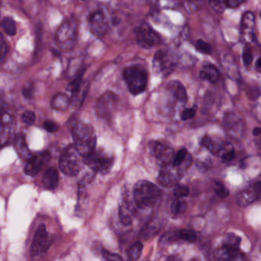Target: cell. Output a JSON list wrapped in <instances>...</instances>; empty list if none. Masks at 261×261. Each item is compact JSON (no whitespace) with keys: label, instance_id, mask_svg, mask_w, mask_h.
Listing matches in <instances>:
<instances>
[{"label":"cell","instance_id":"cell-50","mask_svg":"<svg viewBox=\"0 0 261 261\" xmlns=\"http://www.w3.org/2000/svg\"><path fill=\"white\" fill-rule=\"evenodd\" d=\"M83 1H84V0H83Z\"/></svg>","mask_w":261,"mask_h":261},{"label":"cell","instance_id":"cell-29","mask_svg":"<svg viewBox=\"0 0 261 261\" xmlns=\"http://www.w3.org/2000/svg\"><path fill=\"white\" fill-rule=\"evenodd\" d=\"M142 250H143V244L142 243L138 242L133 244L127 250V256L130 260H138L141 257Z\"/></svg>","mask_w":261,"mask_h":261},{"label":"cell","instance_id":"cell-16","mask_svg":"<svg viewBox=\"0 0 261 261\" xmlns=\"http://www.w3.org/2000/svg\"><path fill=\"white\" fill-rule=\"evenodd\" d=\"M89 22H90L91 30L95 36L101 38L107 33L108 30V22L105 15L102 12L97 11L92 13L89 18Z\"/></svg>","mask_w":261,"mask_h":261},{"label":"cell","instance_id":"cell-44","mask_svg":"<svg viewBox=\"0 0 261 261\" xmlns=\"http://www.w3.org/2000/svg\"><path fill=\"white\" fill-rule=\"evenodd\" d=\"M22 94H23V96L27 98V99H31L33 98V94H34V86H33V85L30 84L24 86Z\"/></svg>","mask_w":261,"mask_h":261},{"label":"cell","instance_id":"cell-13","mask_svg":"<svg viewBox=\"0 0 261 261\" xmlns=\"http://www.w3.org/2000/svg\"><path fill=\"white\" fill-rule=\"evenodd\" d=\"M51 244V238L47 231L45 224H41L36 231L31 247L33 256H37L48 250Z\"/></svg>","mask_w":261,"mask_h":261},{"label":"cell","instance_id":"cell-19","mask_svg":"<svg viewBox=\"0 0 261 261\" xmlns=\"http://www.w3.org/2000/svg\"><path fill=\"white\" fill-rule=\"evenodd\" d=\"M224 127L226 131L228 132L231 136L241 134L243 132V122L240 121L234 113L226 115L224 119Z\"/></svg>","mask_w":261,"mask_h":261},{"label":"cell","instance_id":"cell-9","mask_svg":"<svg viewBox=\"0 0 261 261\" xmlns=\"http://www.w3.org/2000/svg\"><path fill=\"white\" fill-rule=\"evenodd\" d=\"M118 98L112 92H107L101 97L97 102L95 110L97 115L103 120H109L113 113L118 105Z\"/></svg>","mask_w":261,"mask_h":261},{"label":"cell","instance_id":"cell-47","mask_svg":"<svg viewBox=\"0 0 261 261\" xmlns=\"http://www.w3.org/2000/svg\"><path fill=\"white\" fill-rule=\"evenodd\" d=\"M7 45H6L2 36H0V60L4 59L6 53H7Z\"/></svg>","mask_w":261,"mask_h":261},{"label":"cell","instance_id":"cell-27","mask_svg":"<svg viewBox=\"0 0 261 261\" xmlns=\"http://www.w3.org/2000/svg\"><path fill=\"white\" fill-rule=\"evenodd\" d=\"M197 236L195 231L192 230H187V229H183V230H179L177 232H173L168 235V241H175V240H183L187 242L192 243L195 241Z\"/></svg>","mask_w":261,"mask_h":261},{"label":"cell","instance_id":"cell-35","mask_svg":"<svg viewBox=\"0 0 261 261\" xmlns=\"http://www.w3.org/2000/svg\"><path fill=\"white\" fill-rule=\"evenodd\" d=\"M196 49L202 54H209L212 52V46L203 40H198L197 42Z\"/></svg>","mask_w":261,"mask_h":261},{"label":"cell","instance_id":"cell-25","mask_svg":"<svg viewBox=\"0 0 261 261\" xmlns=\"http://www.w3.org/2000/svg\"><path fill=\"white\" fill-rule=\"evenodd\" d=\"M133 208L130 206L127 201L120 206L119 208V218L120 221L124 225H130L133 222Z\"/></svg>","mask_w":261,"mask_h":261},{"label":"cell","instance_id":"cell-39","mask_svg":"<svg viewBox=\"0 0 261 261\" xmlns=\"http://www.w3.org/2000/svg\"><path fill=\"white\" fill-rule=\"evenodd\" d=\"M22 121L28 125H31L36 121V114L32 111H25L22 115Z\"/></svg>","mask_w":261,"mask_h":261},{"label":"cell","instance_id":"cell-7","mask_svg":"<svg viewBox=\"0 0 261 261\" xmlns=\"http://www.w3.org/2000/svg\"><path fill=\"white\" fill-rule=\"evenodd\" d=\"M241 238L235 235H229L223 245L215 251V256L218 259H237L241 255L239 247Z\"/></svg>","mask_w":261,"mask_h":261},{"label":"cell","instance_id":"cell-12","mask_svg":"<svg viewBox=\"0 0 261 261\" xmlns=\"http://www.w3.org/2000/svg\"><path fill=\"white\" fill-rule=\"evenodd\" d=\"M51 159V153L48 151L41 152L36 155H32L27 160L25 167V172L30 177H35L42 171Z\"/></svg>","mask_w":261,"mask_h":261},{"label":"cell","instance_id":"cell-1","mask_svg":"<svg viewBox=\"0 0 261 261\" xmlns=\"http://www.w3.org/2000/svg\"><path fill=\"white\" fill-rule=\"evenodd\" d=\"M74 146L80 156L85 157L96 148L97 136L90 124L77 122L72 127Z\"/></svg>","mask_w":261,"mask_h":261},{"label":"cell","instance_id":"cell-3","mask_svg":"<svg viewBox=\"0 0 261 261\" xmlns=\"http://www.w3.org/2000/svg\"><path fill=\"white\" fill-rule=\"evenodd\" d=\"M129 90L133 95L142 93L147 89L148 75L146 70L139 65L125 68L123 73Z\"/></svg>","mask_w":261,"mask_h":261},{"label":"cell","instance_id":"cell-42","mask_svg":"<svg viewBox=\"0 0 261 261\" xmlns=\"http://www.w3.org/2000/svg\"><path fill=\"white\" fill-rule=\"evenodd\" d=\"M44 129L49 133H54L57 131L59 127L57 124L51 121H46L43 124Z\"/></svg>","mask_w":261,"mask_h":261},{"label":"cell","instance_id":"cell-36","mask_svg":"<svg viewBox=\"0 0 261 261\" xmlns=\"http://www.w3.org/2000/svg\"><path fill=\"white\" fill-rule=\"evenodd\" d=\"M197 106H193L190 108L186 109L181 113V118L183 121L192 119L196 114Z\"/></svg>","mask_w":261,"mask_h":261},{"label":"cell","instance_id":"cell-10","mask_svg":"<svg viewBox=\"0 0 261 261\" xmlns=\"http://www.w3.org/2000/svg\"><path fill=\"white\" fill-rule=\"evenodd\" d=\"M183 171L178 167L174 166L171 163L162 165V169L159 172V181L161 186L165 188L175 187L178 185L181 177H183Z\"/></svg>","mask_w":261,"mask_h":261},{"label":"cell","instance_id":"cell-28","mask_svg":"<svg viewBox=\"0 0 261 261\" xmlns=\"http://www.w3.org/2000/svg\"><path fill=\"white\" fill-rule=\"evenodd\" d=\"M200 77L203 80H209L211 83H216L220 77L219 71L214 65H206L200 72Z\"/></svg>","mask_w":261,"mask_h":261},{"label":"cell","instance_id":"cell-38","mask_svg":"<svg viewBox=\"0 0 261 261\" xmlns=\"http://www.w3.org/2000/svg\"><path fill=\"white\" fill-rule=\"evenodd\" d=\"M13 124V118L7 113L0 114V125L2 127H8Z\"/></svg>","mask_w":261,"mask_h":261},{"label":"cell","instance_id":"cell-46","mask_svg":"<svg viewBox=\"0 0 261 261\" xmlns=\"http://www.w3.org/2000/svg\"><path fill=\"white\" fill-rule=\"evenodd\" d=\"M226 2H227V7L236 8L245 3L246 0H226Z\"/></svg>","mask_w":261,"mask_h":261},{"label":"cell","instance_id":"cell-6","mask_svg":"<svg viewBox=\"0 0 261 261\" xmlns=\"http://www.w3.org/2000/svg\"><path fill=\"white\" fill-rule=\"evenodd\" d=\"M77 36V25L74 21H66L59 27L55 34V42L65 51L74 48Z\"/></svg>","mask_w":261,"mask_h":261},{"label":"cell","instance_id":"cell-45","mask_svg":"<svg viewBox=\"0 0 261 261\" xmlns=\"http://www.w3.org/2000/svg\"><path fill=\"white\" fill-rule=\"evenodd\" d=\"M93 174H90V173H89V174H86V175H85L84 177L82 178V180H80L79 185H80V187H83V186H86V184L90 183L92 181V180H93Z\"/></svg>","mask_w":261,"mask_h":261},{"label":"cell","instance_id":"cell-32","mask_svg":"<svg viewBox=\"0 0 261 261\" xmlns=\"http://www.w3.org/2000/svg\"><path fill=\"white\" fill-rule=\"evenodd\" d=\"M209 4L217 13H222L227 7L226 0H209Z\"/></svg>","mask_w":261,"mask_h":261},{"label":"cell","instance_id":"cell-2","mask_svg":"<svg viewBox=\"0 0 261 261\" xmlns=\"http://www.w3.org/2000/svg\"><path fill=\"white\" fill-rule=\"evenodd\" d=\"M162 195L160 189L149 181L137 182L133 188V200L139 209H145L153 207Z\"/></svg>","mask_w":261,"mask_h":261},{"label":"cell","instance_id":"cell-17","mask_svg":"<svg viewBox=\"0 0 261 261\" xmlns=\"http://www.w3.org/2000/svg\"><path fill=\"white\" fill-rule=\"evenodd\" d=\"M201 144L209 150L212 154L221 156L228 149L232 147L231 144L221 139H215L210 135H206L201 139Z\"/></svg>","mask_w":261,"mask_h":261},{"label":"cell","instance_id":"cell-31","mask_svg":"<svg viewBox=\"0 0 261 261\" xmlns=\"http://www.w3.org/2000/svg\"><path fill=\"white\" fill-rule=\"evenodd\" d=\"M188 205L186 201L181 200V198H177L173 201L171 205V212L174 215H180L186 212Z\"/></svg>","mask_w":261,"mask_h":261},{"label":"cell","instance_id":"cell-11","mask_svg":"<svg viewBox=\"0 0 261 261\" xmlns=\"http://www.w3.org/2000/svg\"><path fill=\"white\" fill-rule=\"evenodd\" d=\"M136 41L142 48L150 49L160 41L159 35L147 24H142L134 30Z\"/></svg>","mask_w":261,"mask_h":261},{"label":"cell","instance_id":"cell-22","mask_svg":"<svg viewBox=\"0 0 261 261\" xmlns=\"http://www.w3.org/2000/svg\"><path fill=\"white\" fill-rule=\"evenodd\" d=\"M14 147L18 155L25 160H28L33 155L27 146L25 136L22 134L17 135L15 137Z\"/></svg>","mask_w":261,"mask_h":261},{"label":"cell","instance_id":"cell-5","mask_svg":"<svg viewBox=\"0 0 261 261\" xmlns=\"http://www.w3.org/2000/svg\"><path fill=\"white\" fill-rule=\"evenodd\" d=\"M80 156L74 145L67 147L59 160V168L68 177H74L80 169Z\"/></svg>","mask_w":261,"mask_h":261},{"label":"cell","instance_id":"cell-26","mask_svg":"<svg viewBox=\"0 0 261 261\" xmlns=\"http://www.w3.org/2000/svg\"><path fill=\"white\" fill-rule=\"evenodd\" d=\"M44 186L48 189H54L59 183V172L55 168H50L44 174L42 180Z\"/></svg>","mask_w":261,"mask_h":261},{"label":"cell","instance_id":"cell-23","mask_svg":"<svg viewBox=\"0 0 261 261\" xmlns=\"http://www.w3.org/2000/svg\"><path fill=\"white\" fill-rule=\"evenodd\" d=\"M162 223L159 220H153L150 221L148 224L144 226L143 228L141 230L140 238L144 240L150 239L153 238L155 235L159 233V230L162 228Z\"/></svg>","mask_w":261,"mask_h":261},{"label":"cell","instance_id":"cell-21","mask_svg":"<svg viewBox=\"0 0 261 261\" xmlns=\"http://www.w3.org/2000/svg\"><path fill=\"white\" fill-rule=\"evenodd\" d=\"M88 90H89V83L82 81L80 86L72 92V98L70 104H71L73 107H80L88 93Z\"/></svg>","mask_w":261,"mask_h":261},{"label":"cell","instance_id":"cell-8","mask_svg":"<svg viewBox=\"0 0 261 261\" xmlns=\"http://www.w3.org/2000/svg\"><path fill=\"white\" fill-rule=\"evenodd\" d=\"M176 67L175 56L166 50H159L156 53L153 59V68L157 74L166 76L174 70Z\"/></svg>","mask_w":261,"mask_h":261},{"label":"cell","instance_id":"cell-41","mask_svg":"<svg viewBox=\"0 0 261 261\" xmlns=\"http://www.w3.org/2000/svg\"><path fill=\"white\" fill-rule=\"evenodd\" d=\"M6 127H3L2 130H0V148L7 144L10 139L9 132L5 130Z\"/></svg>","mask_w":261,"mask_h":261},{"label":"cell","instance_id":"cell-43","mask_svg":"<svg viewBox=\"0 0 261 261\" xmlns=\"http://www.w3.org/2000/svg\"><path fill=\"white\" fill-rule=\"evenodd\" d=\"M243 61L244 65H250L253 61V55H252L251 49L250 48H246L243 53Z\"/></svg>","mask_w":261,"mask_h":261},{"label":"cell","instance_id":"cell-30","mask_svg":"<svg viewBox=\"0 0 261 261\" xmlns=\"http://www.w3.org/2000/svg\"><path fill=\"white\" fill-rule=\"evenodd\" d=\"M1 26L9 36H13L16 34V22L12 18H4L1 22Z\"/></svg>","mask_w":261,"mask_h":261},{"label":"cell","instance_id":"cell-14","mask_svg":"<svg viewBox=\"0 0 261 261\" xmlns=\"http://www.w3.org/2000/svg\"><path fill=\"white\" fill-rule=\"evenodd\" d=\"M152 154L162 165L171 163L174 156V150L166 144L159 141H152L149 144Z\"/></svg>","mask_w":261,"mask_h":261},{"label":"cell","instance_id":"cell-15","mask_svg":"<svg viewBox=\"0 0 261 261\" xmlns=\"http://www.w3.org/2000/svg\"><path fill=\"white\" fill-rule=\"evenodd\" d=\"M260 192L261 183L258 181L239 192L237 196V203L241 207H247L259 199Z\"/></svg>","mask_w":261,"mask_h":261},{"label":"cell","instance_id":"cell-48","mask_svg":"<svg viewBox=\"0 0 261 261\" xmlns=\"http://www.w3.org/2000/svg\"><path fill=\"white\" fill-rule=\"evenodd\" d=\"M260 134V128L259 127H255L253 130V135L255 136H259Z\"/></svg>","mask_w":261,"mask_h":261},{"label":"cell","instance_id":"cell-49","mask_svg":"<svg viewBox=\"0 0 261 261\" xmlns=\"http://www.w3.org/2000/svg\"><path fill=\"white\" fill-rule=\"evenodd\" d=\"M256 69H257L258 71H259V70H260V68H261L260 59H258L257 61H256Z\"/></svg>","mask_w":261,"mask_h":261},{"label":"cell","instance_id":"cell-18","mask_svg":"<svg viewBox=\"0 0 261 261\" xmlns=\"http://www.w3.org/2000/svg\"><path fill=\"white\" fill-rule=\"evenodd\" d=\"M255 19L253 13L250 12H247L244 15L241 21V32L244 35V38L248 42H254V28Z\"/></svg>","mask_w":261,"mask_h":261},{"label":"cell","instance_id":"cell-33","mask_svg":"<svg viewBox=\"0 0 261 261\" xmlns=\"http://www.w3.org/2000/svg\"><path fill=\"white\" fill-rule=\"evenodd\" d=\"M214 189H215V193L220 198H225L229 195L228 189L221 182H215Z\"/></svg>","mask_w":261,"mask_h":261},{"label":"cell","instance_id":"cell-4","mask_svg":"<svg viewBox=\"0 0 261 261\" xmlns=\"http://www.w3.org/2000/svg\"><path fill=\"white\" fill-rule=\"evenodd\" d=\"M83 162L95 172L107 174L113 166V157L104 150L95 149L90 154L83 157Z\"/></svg>","mask_w":261,"mask_h":261},{"label":"cell","instance_id":"cell-34","mask_svg":"<svg viewBox=\"0 0 261 261\" xmlns=\"http://www.w3.org/2000/svg\"><path fill=\"white\" fill-rule=\"evenodd\" d=\"M173 193H174V195L177 197V198H185V197L188 196L189 194V189L188 186H183V185H180V186H175V189H174V191H173Z\"/></svg>","mask_w":261,"mask_h":261},{"label":"cell","instance_id":"cell-24","mask_svg":"<svg viewBox=\"0 0 261 261\" xmlns=\"http://www.w3.org/2000/svg\"><path fill=\"white\" fill-rule=\"evenodd\" d=\"M71 99L64 93H57L51 101V106L57 111H65L69 107Z\"/></svg>","mask_w":261,"mask_h":261},{"label":"cell","instance_id":"cell-20","mask_svg":"<svg viewBox=\"0 0 261 261\" xmlns=\"http://www.w3.org/2000/svg\"><path fill=\"white\" fill-rule=\"evenodd\" d=\"M167 89L178 101H181V102H186L187 101L188 97L186 89L183 83L179 80L170 81L167 85Z\"/></svg>","mask_w":261,"mask_h":261},{"label":"cell","instance_id":"cell-40","mask_svg":"<svg viewBox=\"0 0 261 261\" xmlns=\"http://www.w3.org/2000/svg\"><path fill=\"white\" fill-rule=\"evenodd\" d=\"M221 159L224 162H229L233 160L235 158V149L232 147L231 148L228 149L225 153L221 155Z\"/></svg>","mask_w":261,"mask_h":261},{"label":"cell","instance_id":"cell-37","mask_svg":"<svg viewBox=\"0 0 261 261\" xmlns=\"http://www.w3.org/2000/svg\"><path fill=\"white\" fill-rule=\"evenodd\" d=\"M102 255L104 259H109V260H123V258L121 255L118 253H111L108 250L103 249Z\"/></svg>","mask_w":261,"mask_h":261}]
</instances>
